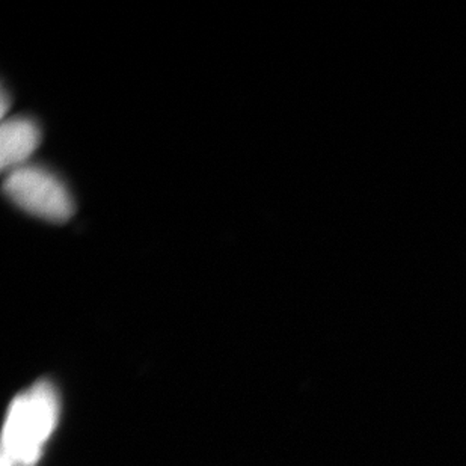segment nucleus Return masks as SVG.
<instances>
[{
    "instance_id": "obj_4",
    "label": "nucleus",
    "mask_w": 466,
    "mask_h": 466,
    "mask_svg": "<svg viewBox=\"0 0 466 466\" xmlns=\"http://www.w3.org/2000/svg\"><path fill=\"white\" fill-rule=\"evenodd\" d=\"M8 107H9V96L8 93H6V89H4L2 91V116H6V114H8Z\"/></svg>"
},
{
    "instance_id": "obj_2",
    "label": "nucleus",
    "mask_w": 466,
    "mask_h": 466,
    "mask_svg": "<svg viewBox=\"0 0 466 466\" xmlns=\"http://www.w3.org/2000/svg\"><path fill=\"white\" fill-rule=\"evenodd\" d=\"M4 192L17 208L52 224H66L75 215L66 186L45 167L25 165L8 172Z\"/></svg>"
},
{
    "instance_id": "obj_1",
    "label": "nucleus",
    "mask_w": 466,
    "mask_h": 466,
    "mask_svg": "<svg viewBox=\"0 0 466 466\" xmlns=\"http://www.w3.org/2000/svg\"><path fill=\"white\" fill-rule=\"evenodd\" d=\"M57 396L49 382L36 383L14 400L5 426L2 466H34L56 424Z\"/></svg>"
},
{
    "instance_id": "obj_3",
    "label": "nucleus",
    "mask_w": 466,
    "mask_h": 466,
    "mask_svg": "<svg viewBox=\"0 0 466 466\" xmlns=\"http://www.w3.org/2000/svg\"><path fill=\"white\" fill-rule=\"evenodd\" d=\"M41 130L31 118L5 119L0 128V167L5 172L29 165V158L40 147Z\"/></svg>"
}]
</instances>
